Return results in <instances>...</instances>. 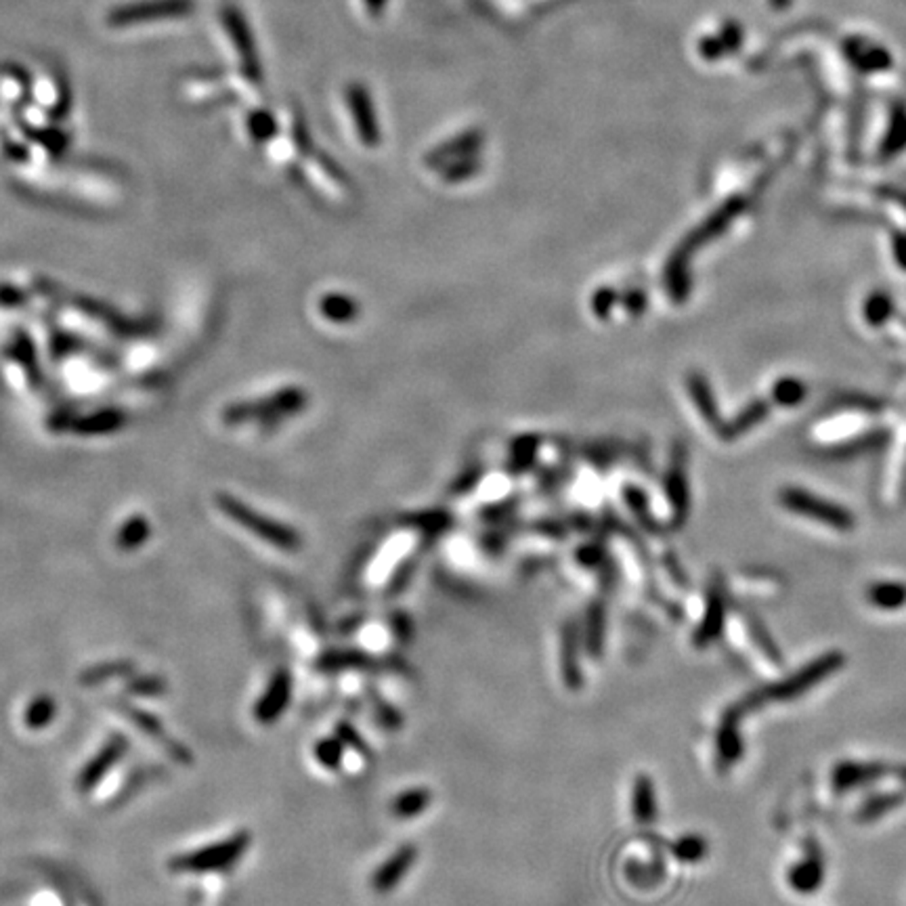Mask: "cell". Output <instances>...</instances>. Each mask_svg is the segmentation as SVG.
<instances>
[{
  "label": "cell",
  "instance_id": "1",
  "mask_svg": "<svg viewBox=\"0 0 906 906\" xmlns=\"http://www.w3.org/2000/svg\"><path fill=\"white\" fill-rule=\"evenodd\" d=\"M844 663H846L844 653H826V655H823V657L812 661L808 667L800 669L797 674L784 677V680H781V682L770 684V687L755 690V693H751V695H747L743 701L734 705L732 709L737 711L741 718H743L747 711H751L755 708H762V705L768 703V701H791V698H797L800 695L808 693L812 687H816L818 682L826 680V677H829L831 674H836L837 669L844 667Z\"/></svg>",
  "mask_w": 906,
  "mask_h": 906
},
{
  "label": "cell",
  "instance_id": "29",
  "mask_svg": "<svg viewBox=\"0 0 906 906\" xmlns=\"http://www.w3.org/2000/svg\"><path fill=\"white\" fill-rule=\"evenodd\" d=\"M321 309H324L325 317H330L332 321H345L355 313V304L348 298L327 296L324 304H321Z\"/></svg>",
  "mask_w": 906,
  "mask_h": 906
},
{
  "label": "cell",
  "instance_id": "18",
  "mask_svg": "<svg viewBox=\"0 0 906 906\" xmlns=\"http://www.w3.org/2000/svg\"><path fill=\"white\" fill-rule=\"evenodd\" d=\"M431 802L432 794L424 787L405 791V794L397 795V800L392 802V815L397 818H416L428 810Z\"/></svg>",
  "mask_w": 906,
  "mask_h": 906
},
{
  "label": "cell",
  "instance_id": "21",
  "mask_svg": "<svg viewBox=\"0 0 906 906\" xmlns=\"http://www.w3.org/2000/svg\"><path fill=\"white\" fill-rule=\"evenodd\" d=\"M690 395H693L698 411L703 413V418L708 422H718V411H716V401H713V395L708 387V382L703 380L701 376H690Z\"/></svg>",
  "mask_w": 906,
  "mask_h": 906
},
{
  "label": "cell",
  "instance_id": "10",
  "mask_svg": "<svg viewBox=\"0 0 906 906\" xmlns=\"http://www.w3.org/2000/svg\"><path fill=\"white\" fill-rule=\"evenodd\" d=\"M724 613H726V602L722 590L713 586L708 594V609H705L703 624L698 625V630L695 632L697 646H708L713 640H718L719 632H722L724 627Z\"/></svg>",
  "mask_w": 906,
  "mask_h": 906
},
{
  "label": "cell",
  "instance_id": "26",
  "mask_svg": "<svg viewBox=\"0 0 906 906\" xmlns=\"http://www.w3.org/2000/svg\"><path fill=\"white\" fill-rule=\"evenodd\" d=\"M773 397L776 403L789 408V405H797L805 397V387L800 380H795V378H784V380L776 382Z\"/></svg>",
  "mask_w": 906,
  "mask_h": 906
},
{
  "label": "cell",
  "instance_id": "24",
  "mask_svg": "<svg viewBox=\"0 0 906 906\" xmlns=\"http://www.w3.org/2000/svg\"><path fill=\"white\" fill-rule=\"evenodd\" d=\"M674 854L682 862H698L708 854V841L698 836H687L674 844Z\"/></svg>",
  "mask_w": 906,
  "mask_h": 906
},
{
  "label": "cell",
  "instance_id": "31",
  "mask_svg": "<svg viewBox=\"0 0 906 906\" xmlns=\"http://www.w3.org/2000/svg\"><path fill=\"white\" fill-rule=\"evenodd\" d=\"M894 250H896V259L901 265L904 267L906 271V235H901V238H896L894 241Z\"/></svg>",
  "mask_w": 906,
  "mask_h": 906
},
{
  "label": "cell",
  "instance_id": "28",
  "mask_svg": "<svg viewBox=\"0 0 906 906\" xmlns=\"http://www.w3.org/2000/svg\"><path fill=\"white\" fill-rule=\"evenodd\" d=\"M315 758L327 768H336L342 762V741L325 739L315 745Z\"/></svg>",
  "mask_w": 906,
  "mask_h": 906
},
{
  "label": "cell",
  "instance_id": "9",
  "mask_svg": "<svg viewBox=\"0 0 906 906\" xmlns=\"http://www.w3.org/2000/svg\"><path fill=\"white\" fill-rule=\"evenodd\" d=\"M126 749H128V741H126L124 734H116V737H112L110 743H107L101 751H99L95 758H92L89 764L84 766L80 776H78V789H80L84 794V791H91L92 787H95V784L107 774V770L123 760Z\"/></svg>",
  "mask_w": 906,
  "mask_h": 906
},
{
  "label": "cell",
  "instance_id": "30",
  "mask_svg": "<svg viewBox=\"0 0 906 906\" xmlns=\"http://www.w3.org/2000/svg\"><path fill=\"white\" fill-rule=\"evenodd\" d=\"M128 690H131V693H134V695L155 697V695H162L164 690H166V684H164L162 677L145 676V677H137V680L128 684Z\"/></svg>",
  "mask_w": 906,
  "mask_h": 906
},
{
  "label": "cell",
  "instance_id": "5",
  "mask_svg": "<svg viewBox=\"0 0 906 906\" xmlns=\"http://www.w3.org/2000/svg\"><path fill=\"white\" fill-rule=\"evenodd\" d=\"M225 510L229 512L240 525H244L248 531L256 533L261 539L269 541V544L280 548V550H296V548H301V535H298L294 529H290V527L273 523L271 518L256 515V512L248 510L246 506H241L240 502H227Z\"/></svg>",
  "mask_w": 906,
  "mask_h": 906
},
{
  "label": "cell",
  "instance_id": "7",
  "mask_svg": "<svg viewBox=\"0 0 906 906\" xmlns=\"http://www.w3.org/2000/svg\"><path fill=\"white\" fill-rule=\"evenodd\" d=\"M292 697V676L288 669H277L271 677L265 695L259 698L254 708V718L261 724H273L282 713L288 709Z\"/></svg>",
  "mask_w": 906,
  "mask_h": 906
},
{
  "label": "cell",
  "instance_id": "27",
  "mask_svg": "<svg viewBox=\"0 0 906 906\" xmlns=\"http://www.w3.org/2000/svg\"><path fill=\"white\" fill-rule=\"evenodd\" d=\"M766 411H768V408H766V403H764V401H755V403H751V405H749V408H745V411L741 413V416L737 418V422H734L730 428H726V434H729V437H734V434H739V432H745V431H749V428H751L753 424H758V422H762V420H764Z\"/></svg>",
  "mask_w": 906,
  "mask_h": 906
},
{
  "label": "cell",
  "instance_id": "14",
  "mask_svg": "<svg viewBox=\"0 0 906 906\" xmlns=\"http://www.w3.org/2000/svg\"><path fill=\"white\" fill-rule=\"evenodd\" d=\"M823 881H825V865L818 854H812L810 858L802 860L800 865H795L789 871L791 888L800 891V894H815Z\"/></svg>",
  "mask_w": 906,
  "mask_h": 906
},
{
  "label": "cell",
  "instance_id": "11",
  "mask_svg": "<svg viewBox=\"0 0 906 906\" xmlns=\"http://www.w3.org/2000/svg\"><path fill=\"white\" fill-rule=\"evenodd\" d=\"M577 646H580L577 627L573 624H567L565 630H562V642H560V655H562L560 667H562V680H565L569 690H577L581 687V669H580Z\"/></svg>",
  "mask_w": 906,
  "mask_h": 906
},
{
  "label": "cell",
  "instance_id": "23",
  "mask_svg": "<svg viewBox=\"0 0 906 906\" xmlns=\"http://www.w3.org/2000/svg\"><path fill=\"white\" fill-rule=\"evenodd\" d=\"M906 800L904 794H886V795H877L873 800H869L862 810L858 812L860 820H875L883 815H888L890 810H894Z\"/></svg>",
  "mask_w": 906,
  "mask_h": 906
},
{
  "label": "cell",
  "instance_id": "2",
  "mask_svg": "<svg viewBox=\"0 0 906 906\" xmlns=\"http://www.w3.org/2000/svg\"><path fill=\"white\" fill-rule=\"evenodd\" d=\"M743 206H745L743 199H732V202L729 206H724L722 210H718L716 214H713L711 219L705 220V223L701 227H698V229L695 233H690L688 240L684 241V244L680 246V250H677V254L674 256L672 261H669V269H667L669 292H672V294L677 298V301L687 296V292H688V269H687L688 256L693 254V250H697L698 246L708 244V241L713 238V235H718L719 231H724L726 227L730 225V220L734 219V214L743 210Z\"/></svg>",
  "mask_w": 906,
  "mask_h": 906
},
{
  "label": "cell",
  "instance_id": "6",
  "mask_svg": "<svg viewBox=\"0 0 906 906\" xmlns=\"http://www.w3.org/2000/svg\"><path fill=\"white\" fill-rule=\"evenodd\" d=\"M883 776H894V766L883 764V762H841L833 768L831 781L833 789L837 794H844L854 787L879 781Z\"/></svg>",
  "mask_w": 906,
  "mask_h": 906
},
{
  "label": "cell",
  "instance_id": "25",
  "mask_svg": "<svg viewBox=\"0 0 906 906\" xmlns=\"http://www.w3.org/2000/svg\"><path fill=\"white\" fill-rule=\"evenodd\" d=\"M891 311H894V304H891V298L883 292H877L871 298H869L865 304V317L871 325H883L890 319Z\"/></svg>",
  "mask_w": 906,
  "mask_h": 906
},
{
  "label": "cell",
  "instance_id": "19",
  "mask_svg": "<svg viewBox=\"0 0 906 906\" xmlns=\"http://www.w3.org/2000/svg\"><path fill=\"white\" fill-rule=\"evenodd\" d=\"M369 663V657L366 653L359 651H334L327 653L325 657H321L317 661V667L325 669V672H338V669H348V667H366Z\"/></svg>",
  "mask_w": 906,
  "mask_h": 906
},
{
  "label": "cell",
  "instance_id": "4",
  "mask_svg": "<svg viewBox=\"0 0 906 906\" xmlns=\"http://www.w3.org/2000/svg\"><path fill=\"white\" fill-rule=\"evenodd\" d=\"M781 504L784 508L795 512L800 517L815 518L816 523H823L831 529L837 531H850L854 527V517L850 515V510L841 508V506L829 502V499H823L810 491L789 487L781 494Z\"/></svg>",
  "mask_w": 906,
  "mask_h": 906
},
{
  "label": "cell",
  "instance_id": "13",
  "mask_svg": "<svg viewBox=\"0 0 906 906\" xmlns=\"http://www.w3.org/2000/svg\"><path fill=\"white\" fill-rule=\"evenodd\" d=\"M739 719L741 716L732 708L724 713L722 724H719L718 730V758L724 764H732L741 758V751H743V745H741V734H739Z\"/></svg>",
  "mask_w": 906,
  "mask_h": 906
},
{
  "label": "cell",
  "instance_id": "16",
  "mask_svg": "<svg viewBox=\"0 0 906 906\" xmlns=\"http://www.w3.org/2000/svg\"><path fill=\"white\" fill-rule=\"evenodd\" d=\"M867 601L881 611L902 609L906 606V583L877 581L873 586H869Z\"/></svg>",
  "mask_w": 906,
  "mask_h": 906
},
{
  "label": "cell",
  "instance_id": "15",
  "mask_svg": "<svg viewBox=\"0 0 906 906\" xmlns=\"http://www.w3.org/2000/svg\"><path fill=\"white\" fill-rule=\"evenodd\" d=\"M128 711V716H131L134 722H137L139 729L143 732H147L149 737L158 741V743H162L166 749H170V755L176 762H181V764H189L191 762V755L189 751L185 747H181L178 743H175L173 739H170V734H166V730L162 729V724L158 722V718H154V716H149V713L145 711H139V709H126Z\"/></svg>",
  "mask_w": 906,
  "mask_h": 906
},
{
  "label": "cell",
  "instance_id": "3",
  "mask_svg": "<svg viewBox=\"0 0 906 906\" xmlns=\"http://www.w3.org/2000/svg\"><path fill=\"white\" fill-rule=\"evenodd\" d=\"M250 833L241 831L235 833L229 839L199 847L196 852L181 854L170 860V869L175 873H208V871H223V869L233 867L250 847Z\"/></svg>",
  "mask_w": 906,
  "mask_h": 906
},
{
  "label": "cell",
  "instance_id": "22",
  "mask_svg": "<svg viewBox=\"0 0 906 906\" xmlns=\"http://www.w3.org/2000/svg\"><path fill=\"white\" fill-rule=\"evenodd\" d=\"M55 701L51 697H38L30 703V708L26 711V726L27 729L40 730L45 726L51 724V719L55 718Z\"/></svg>",
  "mask_w": 906,
  "mask_h": 906
},
{
  "label": "cell",
  "instance_id": "17",
  "mask_svg": "<svg viewBox=\"0 0 906 906\" xmlns=\"http://www.w3.org/2000/svg\"><path fill=\"white\" fill-rule=\"evenodd\" d=\"M604 632H606L604 606L601 602H594L590 606L586 615V648L594 659H598L602 655Z\"/></svg>",
  "mask_w": 906,
  "mask_h": 906
},
{
  "label": "cell",
  "instance_id": "12",
  "mask_svg": "<svg viewBox=\"0 0 906 906\" xmlns=\"http://www.w3.org/2000/svg\"><path fill=\"white\" fill-rule=\"evenodd\" d=\"M632 815L642 825L653 823L657 818V791L651 776L638 774L632 787Z\"/></svg>",
  "mask_w": 906,
  "mask_h": 906
},
{
  "label": "cell",
  "instance_id": "8",
  "mask_svg": "<svg viewBox=\"0 0 906 906\" xmlns=\"http://www.w3.org/2000/svg\"><path fill=\"white\" fill-rule=\"evenodd\" d=\"M418 850L413 846H403L390 856L389 860H384L378 871L372 877V888L378 894H387V891L395 890L399 883H401L408 873L411 871V867L416 865Z\"/></svg>",
  "mask_w": 906,
  "mask_h": 906
},
{
  "label": "cell",
  "instance_id": "20",
  "mask_svg": "<svg viewBox=\"0 0 906 906\" xmlns=\"http://www.w3.org/2000/svg\"><path fill=\"white\" fill-rule=\"evenodd\" d=\"M133 667L134 666L131 661H110V663H103V666H95V667L87 669V672L80 676V682L87 684V687H95V684L110 680V677L131 674Z\"/></svg>",
  "mask_w": 906,
  "mask_h": 906
}]
</instances>
